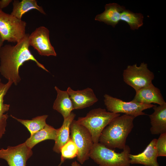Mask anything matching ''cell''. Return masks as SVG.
<instances>
[{
    "label": "cell",
    "instance_id": "obj_1",
    "mask_svg": "<svg viewBox=\"0 0 166 166\" xmlns=\"http://www.w3.org/2000/svg\"><path fill=\"white\" fill-rule=\"evenodd\" d=\"M29 34L14 45L6 44L0 48V73L5 78L11 81L17 85L21 81L19 69L26 61H31L37 65L49 72L43 65L40 63L30 51L29 47Z\"/></svg>",
    "mask_w": 166,
    "mask_h": 166
},
{
    "label": "cell",
    "instance_id": "obj_2",
    "mask_svg": "<svg viewBox=\"0 0 166 166\" xmlns=\"http://www.w3.org/2000/svg\"><path fill=\"white\" fill-rule=\"evenodd\" d=\"M135 118L125 114L114 118L102 131L99 142L111 149H123L126 145L127 138L133 127Z\"/></svg>",
    "mask_w": 166,
    "mask_h": 166
},
{
    "label": "cell",
    "instance_id": "obj_3",
    "mask_svg": "<svg viewBox=\"0 0 166 166\" xmlns=\"http://www.w3.org/2000/svg\"><path fill=\"white\" fill-rule=\"evenodd\" d=\"M130 148L126 145L121 153H117L99 142L94 143L89 157L99 166H130Z\"/></svg>",
    "mask_w": 166,
    "mask_h": 166
},
{
    "label": "cell",
    "instance_id": "obj_4",
    "mask_svg": "<svg viewBox=\"0 0 166 166\" xmlns=\"http://www.w3.org/2000/svg\"><path fill=\"white\" fill-rule=\"evenodd\" d=\"M120 113H114L100 108L92 109L85 117L78 118L79 124L85 127L92 136L94 143L99 142L100 135L104 128Z\"/></svg>",
    "mask_w": 166,
    "mask_h": 166
},
{
    "label": "cell",
    "instance_id": "obj_5",
    "mask_svg": "<svg viewBox=\"0 0 166 166\" xmlns=\"http://www.w3.org/2000/svg\"><path fill=\"white\" fill-rule=\"evenodd\" d=\"M26 22L0 9V36L4 41L16 43L26 34Z\"/></svg>",
    "mask_w": 166,
    "mask_h": 166
},
{
    "label": "cell",
    "instance_id": "obj_6",
    "mask_svg": "<svg viewBox=\"0 0 166 166\" xmlns=\"http://www.w3.org/2000/svg\"><path fill=\"white\" fill-rule=\"evenodd\" d=\"M70 138L75 144L78 149L77 159L83 164L89 157L90 151L94 144L88 130L74 120L70 126Z\"/></svg>",
    "mask_w": 166,
    "mask_h": 166
},
{
    "label": "cell",
    "instance_id": "obj_7",
    "mask_svg": "<svg viewBox=\"0 0 166 166\" xmlns=\"http://www.w3.org/2000/svg\"><path fill=\"white\" fill-rule=\"evenodd\" d=\"M104 102L108 111L114 113H122L136 117L146 115L143 111L152 108L155 105L145 104L132 100L126 102L108 94L104 95Z\"/></svg>",
    "mask_w": 166,
    "mask_h": 166
},
{
    "label": "cell",
    "instance_id": "obj_8",
    "mask_svg": "<svg viewBox=\"0 0 166 166\" xmlns=\"http://www.w3.org/2000/svg\"><path fill=\"white\" fill-rule=\"evenodd\" d=\"M123 77L124 81L136 91L152 83L154 75L147 64L143 62L139 66L136 64L128 66Z\"/></svg>",
    "mask_w": 166,
    "mask_h": 166
},
{
    "label": "cell",
    "instance_id": "obj_9",
    "mask_svg": "<svg viewBox=\"0 0 166 166\" xmlns=\"http://www.w3.org/2000/svg\"><path fill=\"white\" fill-rule=\"evenodd\" d=\"M33 152L25 142L15 146L0 149V158L5 160L9 166H26Z\"/></svg>",
    "mask_w": 166,
    "mask_h": 166
},
{
    "label": "cell",
    "instance_id": "obj_10",
    "mask_svg": "<svg viewBox=\"0 0 166 166\" xmlns=\"http://www.w3.org/2000/svg\"><path fill=\"white\" fill-rule=\"evenodd\" d=\"M29 43L41 56H56L57 54L49 39V31L46 27L37 28L29 34Z\"/></svg>",
    "mask_w": 166,
    "mask_h": 166
},
{
    "label": "cell",
    "instance_id": "obj_11",
    "mask_svg": "<svg viewBox=\"0 0 166 166\" xmlns=\"http://www.w3.org/2000/svg\"><path fill=\"white\" fill-rule=\"evenodd\" d=\"M66 91L72 101L73 110L89 107L98 101L93 90L90 88L74 90L69 87Z\"/></svg>",
    "mask_w": 166,
    "mask_h": 166
},
{
    "label": "cell",
    "instance_id": "obj_12",
    "mask_svg": "<svg viewBox=\"0 0 166 166\" xmlns=\"http://www.w3.org/2000/svg\"><path fill=\"white\" fill-rule=\"evenodd\" d=\"M132 100L145 104L154 103L161 105L166 104L160 90L152 83L136 91Z\"/></svg>",
    "mask_w": 166,
    "mask_h": 166
},
{
    "label": "cell",
    "instance_id": "obj_13",
    "mask_svg": "<svg viewBox=\"0 0 166 166\" xmlns=\"http://www.w3.org/2000/svg\"><path fill=\"white\" fill-rule=\"evenodd\" d=\"M156 141V139L152 140L144 150L139 154H130V164H140L145 166H159L157 160L158 156Z\"/></svg>",
    "mask_w": 166,
    "mask_h": 166
},
{
    "label": "cell",
    "instance_id": "obj_14",
    "mask_svg": "<svg viewBox=\"0 0 166 166\" xmlns=\"http://www.w3.org/2000/svg\"><path fill=\"white\" fill-rule=\"evenodd\" d=\"M154 111L149 115L151 127L150 129L153 135L166 133V104L156 105L152 107Z\"/></svg>",
    "mask_w": 166,
    "mask_h": 166
},
{
    "label": "cell",
    "instance_id": "obj_15",
    "mask_svg": "<svg viewBox=\"0 0 166 166\" xmlns=\"http://www.w3.org/2000/svg\"><path fill=\"white\" fill-rule=\"evenodd\" d=\"M105 9L103 12L96 16L95 20L115 27L120 20L121 14L125 9V7L116 3H112L106 4Z\"/></svg>",
    "mask_w": 166,
    "mask_h": 166
},
{
    "label": "cell",
    "instance_id": "obj_16",
    "mask_svg": "<svg viewBox=\"0 0 166 166\" xmlns=\"http://www.w3.org/2000/svg\"><path fill=\"white\" fill-rule=\"evenodd\" d=\"M54 89L57 93L53 108L62 116L64 119L68 117L73 110L72 101L67 91L60 89L56 86Z\"/></svg>",
    "mask_w": 166,
    "mask_h": 166
},
{
    "label": "cell",
    "instance_id": "obj_17",
    "mask_svg": "<svg viewBox=\"0 0 166 166\" xmlns=\"http://www.w3.org/2000/svg\"><path fill=\"white\" fill-rule=\"evenodd\" d=\"M76 114L72 112L68 117L64 119L61 126L57 129V136L53 148V150L55 152L60 153L61 148L70 140V126Z\"/></svg>",
    "mask_w": 166,
    "mask_h": 166
},
{
    "label": "cell",
    "instance_id": "obj_18",
    "mask_svg": "<svg viewBox=\"0 0 166 166\" xmlns=\"http://www.w3.org/2000/svg\"><path fill=\"white\" fill-rule=\"evenodd\" d=\"M13 84L10 80H8L6 83L0 82V139L6 131L9 116L6 113L8 111L10 107V105L4 103V98Z\"/></svg>",
    "mask_w": 166,
    "mask_h": 166
},
{
    "label": "cell",
    "instance_id": "obj_19",
    "mask_svg": "<svg viewBox=\"0 0 166 166\" xmlns=\"http://www.w3.org/2000/svg\"><path fill=\"white\" fill-rule=\"evenodd\" d=\"M57 130L48 124L42 129L30 135L25 141L27 145L32 149L38 143L45 140H55Z\"/></svg>",
    "mask_w": 166,
    "mask_h": 166
},
{
    "label": "cell",
    "instance_id": "obj_20",
    "mask_svg": "<svg viewBox=\"0 0 166 166\" xmlns=\"http://www.w3.org/2000/svg\"><path fill=\"white\" fill-rule=\"evenodd\" d=\"M13 8L10 14L17 18L21 19L22 15L32 9H36L44 14H45L42 6H38L35 0H14Z\"/></svg>",
    "mask_w": 166,
    "mask_h": 166
},
{
    "label": "cell",
    "instance_id": "obj_21",
    "mask_svg": "<svg viewBox=\"0 0 166 166\" xmlns=\"http://www.w3.org/2000/svg\"><path fill=\"white\" fill-rule=\"evenodd\" d=\"M48 115H44L33 118L32 120H24L18 118L12 115L13 118L23 125L27 129L31 135L43 128L47 124L46 120Z\"/></svg>",
    "mask_w": 166,
    "mask_h": 166
},
{
    "label": "cell",
    "instance_id": "obj_22",
    "mask_svg": "<svg viewBox=\"0 0 166 166\" xmlns=\"http://www.w3.org/2000/svg\"><path fill=\"white\" fill-rule=\"evenodd\" d=\"M144 16L141 13H135L125 9L121 13L120 20L126 22L132 30L138 29L143 24Z\"/></svg>",
    "mask_w": 166,
    "mask_h": 166
},
{
    "label": "cell",
    "instance_id": "obj_23",
    "mask_svg": "<svg viewBox=\"0 0 166 166\" xmlns=\"http://www.w3.org/2000/svg\"><path fill=\"white\" fill-rule=\"evenodd\" d=\"M78 152L77 146L75 143L70 139L61 148L60 153L61 154V156L60 165L66 159H73L77 157Z\"/></svg>",
    "mask_w": 166,
    "mask_h": 166
},
{
    "label": "cell",
    "instance_id": "obj_24",
    "mask_svg": "<svg viewBox=\"0 0 166 166\" xmlns=\"http://www.w3.org/2000/svg\"><path fill=\"white\" fill-rule=\"evenodd\" d=\"M156 147L158 156H166V133L160 134L157 139Z\"/></svg>",
    "mask_w": 166,
    "mask_h": 166
},
{
    "label": "cell",
    "instance_id": "obj_25",
    "mask_svg": "<svg viewBox=\"0 0 166 166\" xmlns=\"http://www.w3.org/2000/svg\"><path fill=\"white\" fill-rule=\"evenodd\" d=\"M11 0H0V9H2L7 6L12 2Z\"/></svg>",
    "mask_w": 166,
    "mask_h": 166
},
{
    "label": "cell",
    "instance_id": "obj_26",
    "mask_svg": "<svg viewBox=\"0 0 166 166\" xmlns=\"http://www.w3.org/2000/svg\"><path fill=\"white\" fill-rule=\"evenodd\" d=\"M71 166H81L77 161H75L72 162L71 164Z\"/></svg>",
    "mask_w": 166,
    "mask_h": 166
},
{
    "label": "cell",
    "instance_id": "obj_27",
    "mask_svg": "<svg viewBox=\"0 0 166 166\" xmlns=\"http://www.w3.org/2000/svg\"><path fill=\"white\" fill-rule=\"evenodd\" d=\"M4 42V41L0 36V48L2 46Z\"/></svg>",
    "mask_w": 166,
    "mask_h": 166
},
{
    "label": "cell",
    "instance_id": "obj_28",
    "mask_svg": "<svg viewBox=\"0 0 166 166\" xmlns=\"http://www.w3.org/2000/svg\"><path fill=\"white\" fill-rule=\"evenodd\" d=\"M1 79L0 78V82H1Z\"/></svg>",
    "mask_w": 166,
    "mask_h": 166
}]
</instances>
